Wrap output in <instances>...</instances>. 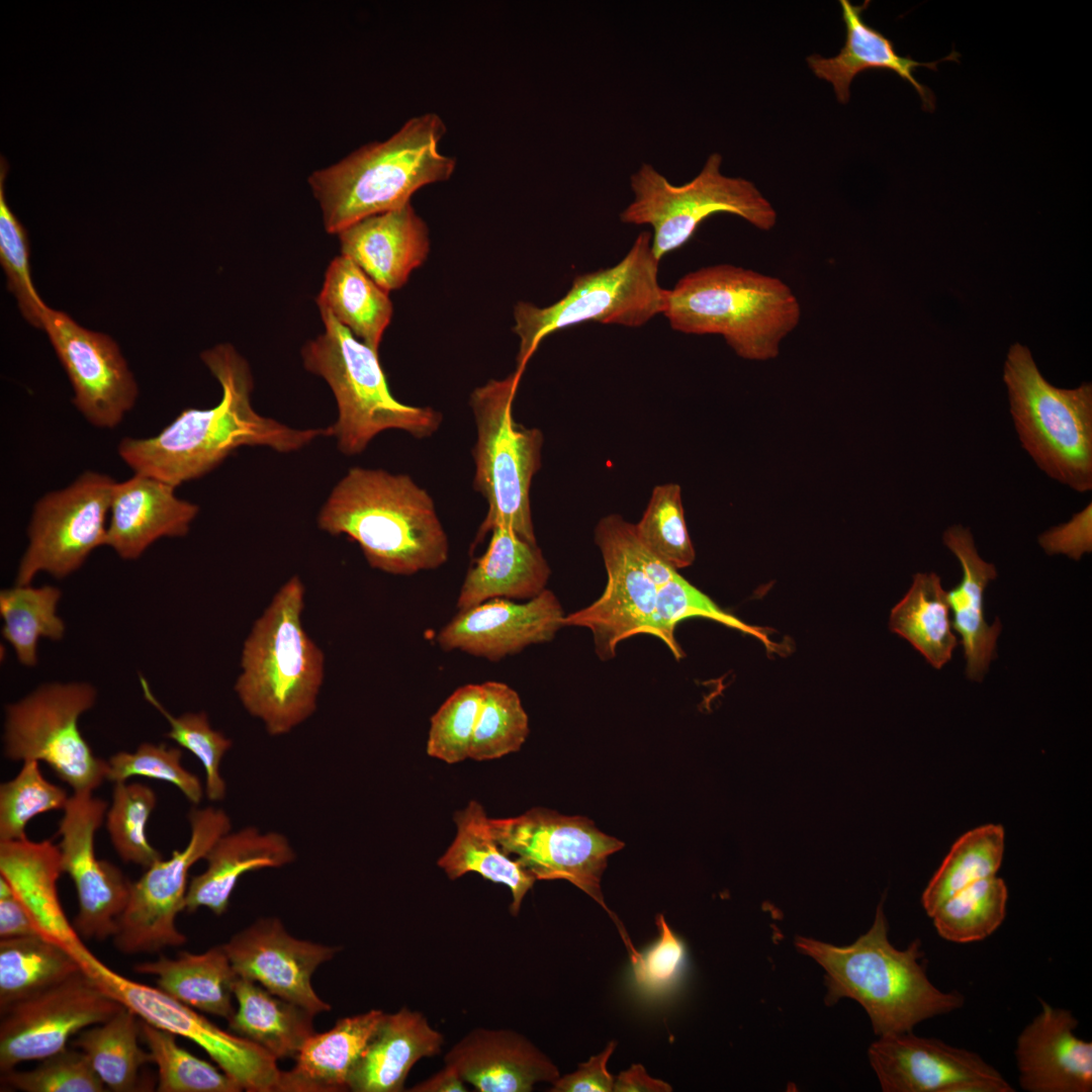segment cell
I'll list each match as a JSON object with an SVG mask.
<instances>
[{"label": "cell", "instance_id": "cell-9", "mask_svg": "<svg viewBox=\"0 0 1092 1092\" xmlns=\"http://www.w3.org/2000/svg\"><path fill=\"white\" fill-rule=\"evenodd\" d=\"M521 375L516 370L504 379H491L470 395L476 425L473 486L488 506L474 545L498 526L536 543L530 486L541 467L543 435L539 429L524 427L513 418L512 405Z\"/></svg>", "mask_w": 1092, "mask_h": 1092}, {"label": "cell", "instance_id": "cell-52", "mask_svg": "<svg viewBox=\"0 0 1092 1092\" xmlns=\"http://www.w3.org/2000/svg\"><path fill=\"white\" fill-rule=\"evenodd\" d=\"M146 700L168 721L170 730L166 736L194 754L205 772V794L210 801L225 797L226 785L220 775V762L232 748L233 742L221 732L214 730L204 712H188L178 717L171 715L154 696L146 678L140 675Z\"/></svg>", "mask_w": 1092, "mask_h": 1092}, {"label": "cell", "instance_id": "cell-32", "mask_svg": "<svg viewBox=\"0 0 1092 1092\" xmlns=\"http://www.w3.org/2000/svg\"><path fill=\"white\" fill-rule=\"evenodd\" d=\"M204 859L206 870L189 882L185 910L194 912L206 907L219 916L226 911L234 889L244 874L282 868L295 859V852L283 834L262 833L255 827H246L220 836Z\"/></svg>", "mask_w": 1092, "mask_h": 1092}, {"label": "cell", "instance_id": "cell-53", "mask_svg": "<svg viewBox=\"0 0 1092 1092\" xmlns=\"http://www.w3.org/2000/svg\"><path fill=\"white\" fill-rule=\"evenodd\" d=\"M483 698L482 685L458 688L431 718L426 751L448 764L469 758L471 739Z\"/></svg>", "mask_w": 1092, "mask_h": 1092}, {"label": "cell", "instance_id": "cell-17", "mask_svg": "<svg viewBox=\"0 0 1092 1092\" xmlns=\"http://www.w3.org/2000/svg\"><path fill=\"white\" fill-rule=\"evenodd\" d=\"M123 1007L84 970L10 1005L1 1011V1072L67 1049L73 1035L108 1020Z\"/></svg>", "mask_w": 1092, "mask_h": 1092}, {"label": "cell", "instance_id": "cell-42", "mask_svg": "<svg viewBox=\"0 0 1092 1092\" xmlns=\"http://www.w3.org/2000/svg\"><path fill=\"white\" fill-rule=\"evenodd\" d=\"M62 592L53 585H16L0 593L2 635L13 647L18 661L34 666L41 638L61 640L65 623L57 613Z\"/></svg>", "mask_w": 1092, "mask_h": 1092}, {"label": "cell", "instance_id": "cell-39", "mask_svg": "<svg viewBox=\"0 0 1092 1092\" xmlns=\"http://www.w3.org/2000/svg\"><path fill=\"white\" fill-rule=\"evenodd\" d=\"M889 627L937 669L951 659L959 644L951 628L946 592L934 572L913 576L909 590L891 611Z\"/></svg>", "mask_w": 1092, "mask_h": 1092}, {"label": "cell", "instance_id": "cell-51", "mask_svg": "<svg viewBox=\"0 0 1092 1092\" xmlns=\"http://www.w3.org/2000/svg\"><path fill=\"white\" fill-rule=\"evenodd\" d=\"M9 164L0 158V262L6 275L8 289L15 296L23 317L33 327L42 329L46 303L32 283L29 264V242L22 223L10 209L5 197V177Z\"/></svg>", "mask_w": 1092, "mask_h": 1092}, {"label": "cell", "instance_id": "cell-2", "mask_svg": "<svg viewBox=\"0 0 1092 1092\" xmlns=\"http://www.w3.org/2000/svg\"><path fill=\"white\" fill-rule=\"evenodd\" d=\"M317 525L349 537L372 568L389 574L436 569L449 556L433 498L405 474L352 467L323 505Z\"/></svg>", "mask_w": 1092, "mask_h": 1092}, {"label": "cell", "instance_id": "cell-22", "mask_svg": "<svg viewBox=\"0 0 1092 1092\" xmlns=\"http://www.w3.org/2000/svg\"><path fill=\"white\" fill-rule=\"evenodd\" d=\"M237 975L316 1015L331 1010L314 992L311 978L337 947L290 935L275 917L261 918L222 944Z\"/></svg>", "mask_w": 1092, "mask_h": 1092}, {"label": "cell", "instance_id": "cell-61", "mask_svg": "<svg viewBox=\"0 0 1092 1092\" xmlns=\"http://www.w3.org/2000/svg\"><path fill=\"white\" fill-rule=\"evenodd\" d=\"M412 1092H467L465 1082L457 1070L446 1065L439 1072L413 1086Z\"/></svg>", "mask_w": 1092, "mask_h": 1092}, {"label": "cell", "instance_id": "cell-36", "mask_svg": "<svg viewBox=\"0 0 1092 1092\" xmlns=\"http://www.w3.org/2000/svg\"><path fill=\"white\" fill-rule=\"evenodd\" d=\"M133 970L155 977L157 988L195 1010L226 1020L236 1010L234 985L239 976L222 944L202 953L181 951L175 959L161 957L136 964Z\"/></svg>", "mask_w": 1092, "mask_h": 1092}, {"label": "cell", "instance_id": "cell-28", "mask_svg": "<svg viewBox=\"0 0 1092 1092\" xmlns=\"http://www.w3.org/2000/svg\"><path fill=\"white\" fill-rule=\"evenodd\" d=\"M842 20L845 24L846 39L839 53L831 58L817 54L806 61L814 75L829 82L839 103L845 104L850 98V85L857 74L867 70H888L910 83L921 98L923 109L935 108V97L914 77L918 67L936 70L941 61H958L960 55L953 51L950 55L935 62L920 63L909 56H900L894 43L881 31L867 24L862 18L870 1L854 5L848 0L839 1Z\"/></svg>", "mask_w": 1092, "mask_h": 1092}, {"label": "cell", "instance_id": "cell-31", "mask_svg": "<svg viewBox=\"0 0 1092 1092\" xmlns=\"http://www.w3.org/2000/svg\"><path fill=\"white\" fill-rule=\"evenodd\" d=\"M444 1035L420 1011L384 1015L349 1081L354 1092H400L415 1064L442 1053Z\"/></svg>", "mask_w": 1092, "mask_h": 1092}, {"label": "cell", "instance_id": "cell-54", "mask_svg": "<svg viewBox=\"0 0 1092 1092\" xmlns=\"http://www.w3.org/2000/svg\"><path fill=\"white\" fill-rule=\"evenodd\" d=\"M181 758L182 751L177 747L142 743L133 752L120 751L106 760V780L115 784L141 776L167 782L178 788L190 803L197 805L203 797L202 785L182 765Z\"/></svg>", "mask_w": 1092, "mask_h": 1092}, {"label": "cell", "instance_id": "cell-14", "mask_svg": "<svg viewBox=\"0 0 1092 1092\" xmlns=\"http://www.w3.org/2000/svg\"><path fill=\"white\" fill-rule=\"evenodd\" d=\"M188 819L191 833L187 845L173 850L168 859L156 860L130 885L112 936L122 953H153L186 942L177 929L176 917L185 910L189 870L232 827L229 815L213 807L192 808Z\"/></svg>", "mask_w": 1092, "mask_h": 1092}, {"label": "cell", "instance_id": "cell-13", "mask_svg": "<svg viewBox=\"0 0 1092 1092\" xmlns=\"http://www.w3.org/2000/svg\"><path fill=\"white\" fill-rule=\"evenodd\" d=\"M502 849L536 880H565L608 912L601 879L608 857L624 847L581 816L533 808L517 817L488 819Z\"/></svg>", "mask_w": 1092, "mask_h": 1092}, {"label": "cell", "instance_id": "cell-46", "mask_svg": "<svg viewBox=\"0 0 1092 1092\" xmlns=\"http://www.w3.org/2000/svg\"><path fill=\"white\" fill-rule=\"evenodd\" d=\"M474 727L469 758L482 761L520 750L529 734V720L518 693L508 685L488 680Z\"/></svg>", "mask_w": 1092, "mask_h": 1092}, {"label": "cell", "instance_id": "cell-47", "mask_svg": "<svg viewBox=\"0 0 1092 1092\" xmlns=\"http://www.w3.org/2000/svg\"><path fill=\"white\" fill-rule=\"evenodd\" d=\"M691 617L708 618L751 634L761 640L769 650H774L770 639L762 630L747 625L722 610L708 596L678 573L673 579L657 587L655 609L649 633L659 638L677 660L682 658L685 653L675 641L674 629L680 621Z\"/></svg>", "mask_w": 1092, "mask_h": 1092}, {"label": "cell", "instance_id": "cell-20", "mask_svg": "<svg viewBox=\"0 0 1092 1092\" xmlns=\"http://www.w3.org/2000/svg\"><path fill=\"white\" fill-rule=\"evenodd\" d=\"M869 1060L885 1092H1013L978 1054L911 1031L881 1035Z\"/></svg>", "mask_w": 1092, "mask_h": 1092}, {"label": "cell", "instance_id": "cell-34", "mask_svg": "<svg viewBox=\"0 0 1092 1092\" xmlns=\"http://www.w3.org/2000/svg\"><path fill=\"white\" fill-rule=\"evenodd\" d=\"M385 1013L343 1017L326 1032L313 1033L289 1071H282L279 1091L337 1092L349 1090L351 1074Z\"/></svg>", "mask_w": 1092, "mask_h": 1092}, {"label": "cell", "instance_id": "cell-60", "mask_svg": "<svg viewBox=\"0 0 1092 1092\" xmlns=\"http://www.w3.org/2000/svg\"><path fill=\"white\" fill-rule=\"evenodd\" d=\"M614 1091L670 1092L672 1088L668 1083L649 1076L642 1065L634 1064L615 1078Z\"/></svg>", "mask_w": 1092, "mask_h": 1092}, {"label": "cell", "instance_id": "cell-41", "mask_svg": "<svg viewBox=\"0 0 1092 1092\" xmlns=\"http://www.w3.org/2000/svg\"><path fill=\"white\" fill-rule=\"evenodd\" d=\"M141 1018L124 1006L108 1020L79 1032L73 1044L88 1058L106 1088L133 1091L140 1069L152 1063L149 1052L139 1044Z\"/></svg>", "mask_w": 1092, "mask_h": 1092}, {"label": "cell", "instance_id": "cell-11", "mask_svg": "<svg viewBox=\"0 0 1092 1092\" xmlns=\"http://www.w3.org/2000/svg\"><path fill=\"white\" fill-rule=\"evenodd\" d=\"M723 158L711 154L701 172L682 185H673L652 165L642 164L631 175L634 200L621 212L624 223L649 224L651 249L658 261L681 248L700 224L716 213L739 216L760 231H770L778 214L749 180L721 172Z\"/></svg>", "mask_w": 1092, "mask_h": 1092}, {"label": "cell", "instance_id": "cell-27", "mask_svg": "<svg viewBox=\"0 0 1092 1092\" xmlns=\"http://www.w3.org/2000/svg\"><path fill=\"white\" fill-rule=\"evenodd\" d=\"M337 235L342 255L388 292L401 288L430 251L428 226L411 203L360 219Z\"/></svg>", "mask_w": 1092, "mask_h": 1092}, {"label": "cell", "instance_id": "cell-58", "mask_svg": "<svg viewBox=\"0 0 1092 1092\" xmlns=\"http://www.w3.org/2000/svg\"><path fill=\"white\" fill-rule=\"evenodd\" d=\"M616 1041H610L600 1054L587 1062L579 1064L578 1069L560 1076L550 1089L551 1092H612L615 1078L607 1069L608 1062L616 1049Z\"/></svg>", "mask_w": 1092, "mask_h": 1092}, {"label": "cell", "instance_id": "cell-57", "mask_svg": "<svg viewBox=\"0 0 1092 1092\" xmlns=\"http://www.w3.org/2000/svg\"><path fill=\"white\" fill-rule=\"evenodd\" d=\"M1038 543L1049 555L1066 554L1080 560L1084 553L1092 551V503L1061 525L1052 527L1038 536Z\"/></svg>", "mask_w": 1092, "mask_h": 1092}, {"label": "cell", "instance_id": "cell-5", "mask_svg": "<svg viewBox=\"0 0 1092 1092\" xmlns=\"http://www.w3.org/2000/svg\"><path fill=\"white\" fill-rule=\"evenodd\" d=\"M305 588L289 578L254 623L241 653L235 692L272 736L291 732L316 709L325 675L322 649L302 624Z\"/></svg>", "mask_w": 1092, "mask_h": 1092}, {"label": "cell", "instance_id": "cell-3", "mask_svg": "<svg viewBox=\"0 0 1092 1092\" xmlns=\"http://www.w3.org/2000/svg\"><path fill=\"white\" fill-rule=\"evenodd\" d=\"M795 945L824 969L826 1002L857 1001L880 1036L912 1031L921 1021L965 1003L960 992L941 991L930 982L919 962L923 954L919 940L904 950L891 944L883 901L872 927L853 943L837 946L798 936Z\"/></svg>", "mask_w": 1092, "mask_h": 1092}, {"label": "cell", "instance_id": "cell-44", "mask_svg": "<svg viewBox=\"0 0 1092 1092\" xmlns=\"http://www.w3.org/2000/svg\"><path fill=\"white\" fill-rule=\"evenodd\" d=\"M1008 890L995 876L981 879L947 898L930 916L939 936L969 943L991 935L1006 916Z\"/></svg>", "mask_w": 1092, "mask_h": 1092}, {"label": "cell", "instance_id": "cell-16", "mask_svg": "<svg viewBox=\"0 0 1092 1092\" xmlns=\"http://www.w3.org/2000/svg\"><path fill=\"white\" fill-rule=\"evenodd\" d=\"M115 482L107 474L88 470L67 487L50 491L35 503L16 585L31 584L40 572L64 578L105 545Z\"/></svg>", "mask_w": 1092, "mask_h": 1092}, {"label": "cell", "instance_id": "cell-40", "mask_svg": "<svg viewBox=\"0 0 1092 1092\" xmlns=\"http://www.w3.org/2000/svg\"><path fill=\"white\" fill-rule=\"evenodd\" d=\"M84 970L63 945L41 935L0 940V1009Z\"/></svg>", "mask_w": 1092, "mask_h": 1092}, {"label": "cell", "instance_id": "cell-12", "mask_svg": "<svg viewBox=\"0 0 1092 1092\" xmlns=\"http://www.w3.org/2000/svg\"><path fill=\"white\" fill-rule=\"evenodd\" d=\"M97 698L87 682L43 685L5 707L4 754L14 761L47 763L73 793H93L106 780L107 762L96 756L79 728Z\"/></svg>", "mask_w": 1092, "mask_h": 1092}, {"label": "cell", "instance_id": "cell-56", "mask_svg": "<svg viewBox=\"0 0 1092 1092\" xmlns=\"http://www.w3.org/2000/svg\"><path fill=\"white\" fill-rule=\"evenodd\" d=\"M659 936L642 952H638L627 938L633 977L638 988L645 994L661 996L678 982L686 963V947L680 938L668 926L663 915L656 917Z\"/></svg>", "mask_w": 1092, "mask_h": 1092}, {"label": "cell", "instance_id": "cell-45", "mask_svg": "<svg viewBox=\"0 0 1092 1092\" xmlns=\"http://www.w3.org/2000/svg\"><path fill=\"white\" fill-rule=\"evenodd\" d=\"M141 1037L158 1069L159 1092H239L241 1086L218 1066L197 1058L176 1034L141 1019Z\"/></svg>", "mask_w": 1092, "mask_h": 1092}, {"label": "cell", "instance_id": "cell-6", "mask_svg": "<svg viewBox=\"0 0 1092 1092\" xmlns=\"http://www.w3.org/2000/svg\"><path fill=\"white\" fill-rule=\"evenodd\" d=\"M662 314L674 331L720 335L739 357L766 361L779 355L802 309L782 279L718 264L690 272L667 289Z\"/></svg>", "mask_w": 1092, "mask_h": 1092}, {"label": "cell", "instance_id": "cell-7", "mask_svg": "<svg viewBox=\"0 0 1092 1092\" xmlns=\"http://www.w3.org/2000/svg\"><path fill=\"white\" fill-rule=\"evenodd\" d=\"M325 332L301 350L304 368L325 379L336 399L338 417L331 426L339 450L362 453L381 432L400 430L422 439L440 427L432 407L400 402L389 390L378 352L358 340L328 310L320 309Z\"/></svg>", "mask_w": 1092, "mask_h": 1092}, {"label": "cell", "instance_id": "cell-8", "mask_svg": "<svg viewBox=\"0 0 1092 1092\" xmlns=\"http://www.w3.org/2000/svg\"><path fill=\"white\" fill-rule=\"evenodd\" d=\"M1003 381L1024 451L1050 478L1079 493L1091 491L1092 384L1054 386L1019 343L1008 350Z\"/></svg>", "mask_w": 1092, "mask_h": 1092}, {"label": "cell", "instance_id": "cell-49", "mask_svg": "<svg viewBox=\"0 0 1092 1092\" xmlns=\"http://www.w3.org/2000/svg\"><path fill=\"white\" fill-rule=\"evenodd\" d=\"M638 539L657 557L674 569L690 566L695 549L687 528L680 486L675 483L654 487L638 524Z\"/></svg>", "mask_w": 1092, "mask_h": 1092}, {"label": "cell", "instance_id": "cell-29", "mask_svg": "<svg viewBox=\"0 0 1092 1092\" xmlns=\"http://www.w3.org/2000/svg\"><path fill=\"white\" fill-rule=\"evenodd\" d=\"M63 874L58 845L28 838L0 842V877L24 904L42 935L79 961L89 949L67 918L57 883Z\"/></svg>", "mask_w": 1092, "mask_h": 1092}, {"label": "cell", "instance_id": "cell-43", "mask_svg": "<svg viewBox=\"0 0 1092 1092\" xmlns=\"http://www.w3.org/2000/svg\"><path fill=\"white\" fill-rule=\"evenodd\" d=\"M1004 840V829L996 824L979 826L963 834L922 894V905L928 916L960 890L995 876L1002 862Z\"/></svg>", "mask_w": 1092, "mask_h": 1092}, {"label": "cell", "instance_id": "cell-23", "mask_svg": "<svg viewBox=\"0 0 1092 1092\" xmlns=\"http://www.w3.org/2000/svg\"><path fill=\"white\" fill-rule=\"evenodd\" d=\"M564 613L549 589L525 603L495 598L459 613L437 635L444 650H460L489 661L551 641L564 626Z\"/></svg>", "mask_w": 1092, "mask_h": 1092}, {"label": "cell", "instance_id": "cell-19", "mask_svg": "<svg viewBox=\"0 0 1092 1092\" xmlns=\"http://www.w3.org/2000/svg\"><path fill=\"white\" fill-rule=\"evenodd\" d=\"M106 811L107 803L92 793H73L59 824L62 870L73 881L78 899L73 926L87 939L114 935L131 885L117 867L96 856L95 834Z\"/></svg>", "mask_w": 1092, "mask_h": 1092}, {"label": "cell", "instance_id": "cell-59", "mask_svg": "<svg viewBox=\"0 0 1092 1092\" xmlns=\"http://www.w3.org/2000/svg\"><path fill=\"white\" fill-rule=\"evenodd\" d=\"M34 935L43 936L9 883L0 877V938L11 939Z\"/></svg>", "mask_w": 1092, "mask_h": 1092}, {"label": "cell", "instance_id": "cell-37", "mask_svg": "<svg viewBox=\"0 0 1092 1092\" xmlns=\"http://www.w3.org/2000/svg\"><path fill=\"white\" fill-rule=\"evenodd\" d=\"M237 1008L228 1020L232 1032L269 1053L276 1060L295 1059L315 1033V1016L278 997L256 982L238 977L234 985Z\"/></svg>", "mask_w": 1092, "mask_h": 1092}, {"label": "cell", "instance_id": "cell-55", "mask_svg": "<svg viewBox=\"0 0 1092 1092\" xmlns=\"http://www.w3.org/2000/svg\"><path fill=\"white\" fill-rule=\"evenodd\" d=\"M2 1081L24 1092H102L106 1088L86 1055L68 1049L41 1060L31 1070L3 1072Z\"/></svg>", "mask_w": 1092, "mask_h": 1092}, {"label": "cell", "instance_id": "cell-35", "mask_svg": "<svg viewBox=\"0 0 1092 1092\" xmlns=\"http://www.w3.org/2000/svg\"><path fill=\"white\" fill-rule=\"evenodd\" d=\"M453 819L457 833L438 859V867L450 880L476 873L485 880L507 886L513 897L510 912L517 916L524 897L536 879L502 849L492 835L489 818L480 803L470 801L463 810L454 814Z\"/></svg>", "mask_w": 1092, "mask_h": 1092}, {"label": "cell", "instance_id": "cell-15", "mask_svg": "<svg viewBox=\"0 0 1092 1092\" xmlns=\"http://www.w3.org/2000/svg\"><path fill=\"white\" fill-rule=\"evenodd\" d=\"M81 964L104 991L141 1019L196 1043L243 1090L279 1091L282 1071L277 1060L256 1043L219 1028L159 988L114 972L90 950L82 956Z\"/></svg>", "mask_w": 1092, "mask_h": 1092}, {"label": "cell", "instance_id": "cell-25", "mask_svg": "<svg viewBox=\"0 0 1092 1092\" xmlns=\"http://www.w3.org/2000/svg\"><path fill=\"white\" fill-rule=\"evenodd\" d=\"M465 1083L478 1092H530L537 1083H554L559 1069L523 1034L478 1027L445 1055Z\"/></svg>", "mask_w": 1092, "mask_h": 1092}, {"label": "cell", "instance_id": "cell-10", "mask_svg": "<svg viewBox=\"0 0 1092 1092\" xmlns=\"http://www.w3.org/2000/svg\"><path fill=\"white\" fill-rule=\"evenodd\" d=\"M650 233L639 234L615 266L577 275L557 302L539 307L520 301L514 307L513 331L520 339L517 371L548 335L585 322L641 327L666 306L667 289L658 282L659 261L651 249Z\"/></svg>", "mask_w": 1092, "mask_h": 1092}, {"label": "cell", "instance_id": "cell-24", "mask_svg": "<svg viewBox=\"0 0 1092 1092\" xmlns=\"http://www.w3.org/2000/svg\"><path fill=\"white\" fill-rule=\"evenodd\" d=\"M1042 1009L1016 1040L1020 1087L1028 1092H1090L1092 1043L1077 1037L1071 1011L1040 1001Z\"/></svg>", "mask_w": 1092, "mask_h": 1092}, {"label": "cell", "instance_id": "cell-18", "mask_svg": "<svg viewBox=\"0 0 1092 1092\" xmlns=\"http://www.w3.org/2000/svg\"><path fill=\"white\" fill-rule=\"evenodd\" d=\"M42 329L74 389L73 403L99 429H114L134 406L138 385L118 345L46 305Z\"/></svg>", "mask_w": 1092, "mask_h": 1092}, {"label": "cell", "instance_id": "cell-30", "mask_svg": "<svg viewBox=\"0 0 1092 1092\" xmlns=\"http://www.w3.org/2000/svg\"><path fill=\"white\" fill-rule=\"evenodd\" d=\"M942 543L959 560L963 575L960 583L946 592L951 626L961 636L966 664V675L981 681L995 658L997 639L1002 625L996 618L992 625L985 620L984 593L990 580L997 576L993 563L985 561L978 553L971 530L952 525L942 534Z\"/></svg>", "mask_w": 1092, "mask_h": 1092}, {"label": "cell", "instance_id": "cell-50", "mask_svg": "<svg viewBox=\"0 0 1092 1092\" xmlns=\"http://www.w3.org/2000/svg\"><path fill=\"white\" fill-rule=\"evenodd\" d=\"M70 797L42 776L38 761H22L18 774L0 786V842L27 838L25 828L32 818L64 810Z\"/></svg>", "mask_w": 1092, "mask_h": 1092}, {"label": "cell", "instance_id": "cell-21", "mask_svg": "<svg viewBox=\"0 0 1092 1092\" xmlns=\"http://www.w3.org/2000/svg\"><path fill=\"white\" fill-rule=\"evenodd\" d=\"M622 518H603L596 528L608 580L604 593L592 605L564 617V626L592 631L598 656L608 660L618 644L637 634H649L657 586L626 545Z\"/></svg>", "mask_w": 1092, "mask_h": 1092}, {"label": "cell", "instance_id": "cell-26", "mask_svg": "<svg viewBox=\"0 0 1092 1092\" xmlns=\"http://www.w3.org/2000/svg\"><path fill=\"white\" fill-rule=\"evenodd\" d=\"M175 488L142 473L115 482L105 545L134 560L160 538L187 535L199 507L179 498Z\"/></svg>", "mask_w": 1092, "mask_h": 1092}, {"label": "cell", "instance_id": "cell-48", "mask_svg": "<svg viewBox=\"0 0 1092 1092\" xmlns=\"http://www.w3.org/2000/svg\"><path fill=\"white\" fill-rule=\"evenodd\" d=\"M157 804L155 792L140 783H115L106 811V829L116 853L124 862L144 868L162 858L148 840L146 826Z\"/></svg>", "mask_w": 1092, "mask_h": 1092}, {"label": "cell", "instance_id": "cell-1", "mask_svg": "<svg viewBox=\"0 0 1092 1092\" xmlns=\"http://www.w3.org/2000/svg\"><path fill=\"white\" fill-rule=\"evenodd\" d=\"M200 357L220 384L219 402L209 408L183 410L155 436L124 437L117 453L134 473L177 487L209 473L243 446L290 453L320 437L333 436L331 426L294 429L256 412L249 364L232 345H216Z\"/></svg>", "mask_w": 1092, "mask_h": 1092}, {"label": "cell", "instance_id": "cell-38", "mask_svg": "<svg viewBox=\"0 0 1092 1092\" xmlns=\"http://www.w3.org/2000/svg\"><path fill=\"white\" fill-rule=\"evenodd\" d=\"M320 309L328 310L358 340L378 352L393 306L388 291L373 281L344 255L332 260L316 297Z\"/></svg>", "mask_w": 1092, "mask_h": 1092}, {"label": "cell", "instance_id": "cell-4", "mask_svg": "<svg viewBox=\"0 0 1092 1092\" xmlns=\"http://www.w3.org/2000/svg\"><path fill=\"white\" fill-rule=\"evenodd\" d=\"M445 133L443 119L425 113L408 119L389 139L312 172L308 184L326 231L337 235L360 219L400 208L420 188L448 180L456 161L439 151Z\"/></svg>", "mask_w": 1092, "mask_h": 1092}, {"label": "cell", "instance_id": "cell-33", "mask_svg": "<svg viewBox=\"0 0 1092 1092\" xmlns=\"http://www.w3.org/2000/svg\"><path fill=\"white\" fill-rule=\"evenodd\" d=\"M490 532L485 552L460 587L459 611L495 598L530 600L546 589L551 570L537 543L504 526Z\"/></svg>", "mask_w": 1092, "mask_h": 1092}]
</instances>
